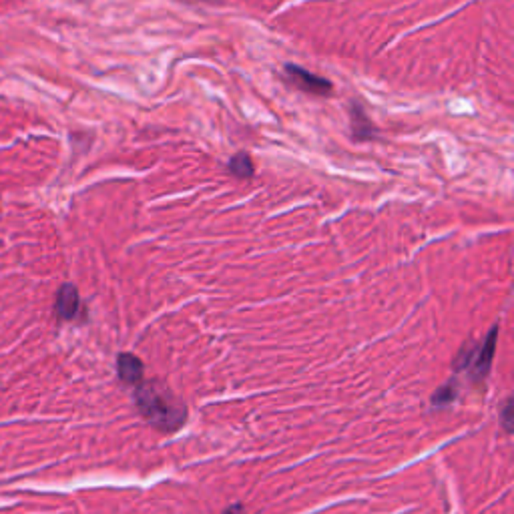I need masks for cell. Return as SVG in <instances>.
I'll return each instance as SVG.
<instances>
[{"instance_id":"6da1fadb","label":"cell","mask_w":514,"mask_h":514,"mask_svg":"<svg viewBox=\"0 0 514 514\" xmlns=\"http://www.w3.org/2000/svg\"><path fill=\"white\" fill-rule=\"evenodd\" d=\"M135 404L141 416L145 418L153 428L171 434L177 432L187 420V408L171 390L157 382H139L135 390Z\"/></svg>"},{"instance_id":"7a4b0ae2","label":"cell","mask_w":514,"mask_h":514,"mask_svg":"<svg viewBox=\"0 0 514 514\" xmlns=\"http://www.w3.org/2000/svg\"><path fill=\"white\" fill-rule=\"evenodd\" d=\"M496 335H499V326H494L487 335L482 344H468L462 347L460 356L454 361V368L458 372H470L474 378H484L490 370V364L494 360V349H496Z\"/></svg>"},{"instance_id":"3957f363","label":"cell","mask_w":514,"mask_h":514,"mask_svg":"<svg viewBox=\"0 0 514 514\" xmlns=\"http://www.w3.org/2000/svg\"><path fill=\"white\" fill-rule=\"evenodd\" d=\"M283 75H285V79L293 84V86H297L300 91H304V93H309V95H330L332 93V89H334V84L330 83L328 79H323V77H318V75H314V72H309V70L302 69V67H297V65H285L283 67Z\"/></svg>"},{"instance_id":"277c9868","label":"cell","mask_w":514,"mask_h":514,"mask_svg":"<svg viewBox=\"0 0 514 514\" xmlns=\"http://www.w3.org/2000/svg\"><path fill=\"white\" fill-rule=\"evenodd\" d=\"M81 300H79V292L72 283H65L58 293H56L55 309L60 320H72L79 311Z\"/></svg>"},{"instance_id":"5b68a950","label":"cell","mask_w":514,"mask_h":514,"mask_svg":"<svg viewBox=\"0 0 514 514\" xmlns=\"http://www.w3.org/2000/svg\"><path fill=\"white\" fill-rule=\"evenodd\" d=\"M119 378L127 384H139L143 378V361L133 354H121L117 361Z\"/></svg>"},{"instance_id":"8992f818","label":"cell","mask_w":514,"mask_h":514,"mask_svg":"<svg viewBox=\"0 0 514 514\" xmlns=\"http://www.w3.org/2000/svg\"><path fill=\"white\" fill-rule=\"evenodd\" d=\"M352 135L356 141L372 139L374 135V125L360 103H352Z\"/></svg>"},{"instance_id":"52a82bcc","label":"cell","mask_w":514,"mask_h":514,"mask_svg":"<svg viewBox=\"0 0 514 514\" xmlns=\"http://www.w3.org/2000/svg\"><path fill=\"white\" fill-rule=\"evenodd\" d=\"M227 167H229V173L236 175L237 179H250V177H253V173H255L251 157L248 153H243V151L233 155Z\"/></svg>"},{"instance_id":"ba28073f","label":"cell","mask_w":514,"mask_h":514,"mask_svg":"<svg viewBox=\"0 0 514 514\" xmlns=\"http://www.w3.org/2000/svg\"><path fill=\"white\" fill-rule=\"evenodd\" d=\"M454 396H456V386H454V384H446V386H442V388L432 396V404H434V406L450 404L454 400Z\"/></svg>"},{"instance_id":"9c48e42d","label":"cell","mask_w":514,"mask_h":514,"mask_svg":"<svg viewBox=\"0 0 514 514\" xmlns=\"http://www.w3.org/2000/svg\"><path fill=\"white\" fill-rule=\"evenodd\" d=\"M510 400H508V404H506V408H504V424H506V428L510 430Z\"/></svg>"},{"instance_id":"30bf717a","label":"cell","mask_w":514,"mask_h":514,"mask_svg":"<svg viewBox=\"0 0 514 514\" xmlns=\"http://www.w3.org/2000/svg\"><path fill=\"white\" fill-rule=\"evenodd\" d=\"M225 514H245V510H243V506H239V504H236V506H231V508H227V510H225Z\"/></svg>"}]
</instances>
